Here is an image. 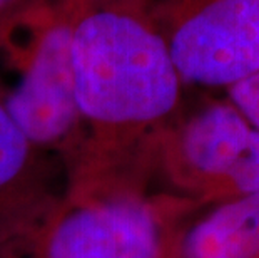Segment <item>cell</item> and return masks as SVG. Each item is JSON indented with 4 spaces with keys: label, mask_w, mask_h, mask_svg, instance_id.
Here are the masks:
<instances>
[{
    "label": "cell",
    "mask_w": 259,
    "mask_h": 258,
    "mask_svg": "<svg viewBox=\"0 0 259 258\" xmlns=\"http://www.w3.org/2000/svg\"><path fill=\"white\" fill-rule=\"evenodd\" d=\"M72 69L80 116L117 134L166 129L179 106L183 81L147 14L80 5Z\"/></svg>",
    "instance_id": "6da1fadb"
},
{
    "label": "cell",
    "mask_w": 259,
    "mask_h": 258,
    "mask_svg": "<svg viewBox=\"0 0 259 258\" xmlns=\"http://www.w3.org/2000/svg\"><path fill=\"white\" fill-rule=\"evenodd\" d=\"M149 15L183 82L228 89L259 70V0H154Z\"/></svg>",
    "instance_id": "7a4b0ae2"
},
{
    "label": "cell",
    "mask_w": 259,
    "mask_h": 258,
    "mask_svg": "<svg viewBox=\"0 0 259 258\" xmlns=\"http://www.w3.org/2000/svg\"><path fill=\"white\" fill-rule=\"evenodd\" d=\"M169 174L202 201L259 191V129L229 101L202 106L159 136Z\"/></svg>",
    "instance_id": "3957f363"
},
{
    "label": "cell",
    "mask_w": 259,
    "mask_h": 258,
    "mask_svg": "<svg viewBox=\"0 0 259 258\" xmlns=\"http://www.w3.org/2000/svg\"><path fill=\"white\" fill-rule=\"evenodd\" d=\"M79 9L77 0H60L27 20L25 44L4 41L27 54L20 82L2 102L30 144L60 139L80 116L72 69V30Z\"/></svg>",
    "instance_id": "277c9868"
},
{
    "label": "cell",
    "mask_w": 259,
    "mask_h": 258,
    "mask_svg": "<svg viewBox=\"0 0 259 258\" xmlns=\"http://www.w3.org/2000/svg\"><path fill=\"white\" fill-rule=\"evenodd\" d=\"M170 213L136 196L80 208L54 230L49 258H176Z\"/></svg>",
    "instance_id": "5b68a950"
},
{
    "label": "cell",
    "mask_w": 259,
    "mask_h": 258,
    "mask_svg": "<svg viewBox=\"0 0 259 258\" xmlns=\"http://www.w3.org/2000/svg\"><path fill=\"white\" fill-rule=\"evenodd\" d=\"M176 258H259V191L218 201L178 232Z\"/></svg>",
    "instance_id": "8992f818"
},
{
    "label": "cell",
    "mask_w": 259,
    "mask_h": 258,
    "mask_svg": "<svg viewBox=\"0 0 259 258\" xmlns=\"http://www.w3.org/2000/svg\"><path fill=\"white\" fill-rule=\"evenodd\" d=\"M29 148L30 142L22 134L0 101V186L9 183L24 168Z\"/></svg>",
    "instance_id": "52a82bcc"
},
{
    "label": "cell",
    "mask_w": 259,
    "mask_h": 258,
    "mask_svg": "<svg viewBox=\"0 0 259 258\" xmlns=\"http://www.w3.org/2000/svg\"><path fill=\"white\" fill-rule=\"evenodd\" d=\"M229 102L259 129V70L228 87Z\"/></svg>",
    "instance_id": "ba28073f"
},
{
    "label": "cell",
    "mask_w": 259,
    "mask_h": 258,
    "mask_svg": "<svg viewBox=\"0 0 259 258\" xmlns=\"http://www.w3.org/2000/svg\"><path fill=\"white\" fill-rule=\"evenodd\" d=\"M57 2L59 0H0V35L20 20Z\"/></svg>",
    "instance_id": "9c48e42d"
},
{
    "label": "cell",
    "mask_w": 259,
    "mask_h": 258,
    "mask_svg": "<svg viewBox=\"0 0 259 258\" xmlns=\"http://www.w3.org/2000/svg\"><path fill=\"white\" fill-rule=\"evenodd\" d=\"M85 9H119L139 14H151L154 0H77Z\"/></svg>",
    "instance_id": "30bf717a"
}]
</instances>
